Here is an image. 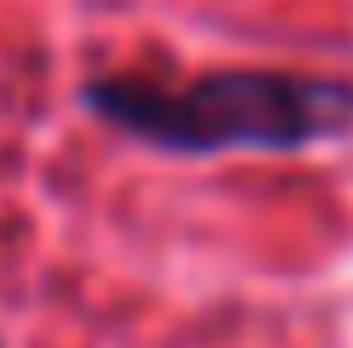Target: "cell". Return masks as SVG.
Wrapping results in <instances>:
<instances>
[{"label": "cell", "instance_id": "cell-1", "mask_svg": "<svg viewBox=\"0 0 353 348\" xmlns=\"http://www.w3.org/2000/svg\"><path fill=\"white\" fill-rule=\"evenodd\" d=\"M81 105L139 145L174 157L307 151L353 122V87L330 76H284V70H220L185 87L99 76L81 87Z\"/></svg>", "mask_w": 353, "mask_h": 348}]
</instances>
